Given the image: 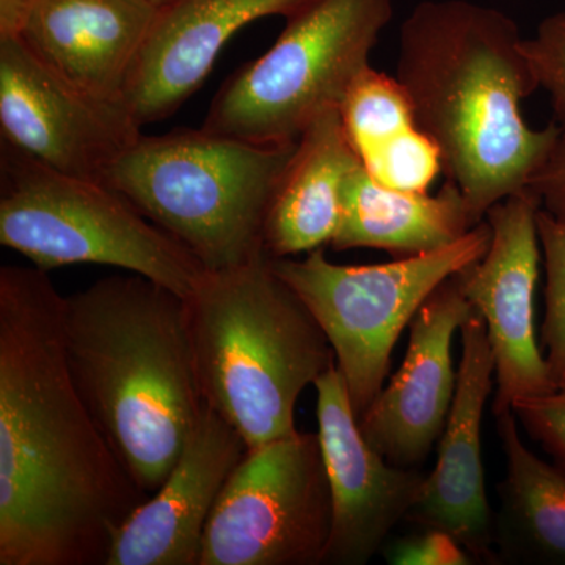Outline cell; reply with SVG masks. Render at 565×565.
Here are the masks:
<instances>
[{
    "mask_svg": "<svg viewBox=\"0 0 565 565\" xmlns=\"http://www.w3.org/2000/svg\"><path fill=\"white\" fill-rule=\"evenodd\" d=\"M63 302L46 270L0 269V565H106L148 498L74 385Z\"/></svg>",
    "mask_w": 565,
    "mask_h": 565,
    "instance_id": "1",
    "label": "cell"
},
{
    "mask_svg": "<svg viewBox=\"0 0 565 565\" xmlns=\"http://www.w3.org/2000/svg\"><path fill=\"white\" fill-rule=\"evenodd\" d=\"M523 40L511 17L468 0H424L401 28L396 79L479 222L527 189L563 132L523 117L539 90Z\"/></svg>",
    "mask_w": 565,
    "mask_h": 565,
    "instance_id": "2",
    "label": "cell"
},
{
    "mask_svg": "<svg viewBox=\"0 0 565 565\" xmlns=\"http://www.w3.org/2000/svg\"><path fill=\"white\" fill-rule=\"evenodd\" d=\"M71 377L136 484L166 482L204 408L180 294L139 274L65 296Z\"/></svg>",
    "mask_w": 565,
    "mask_h": 565,
    "instance_id": "3",
    "label": "cell"
},
{
    "mask_svg": "<svg viewBox=\"0 0 565 565\" xmlns=\"http://www.w3.org/2000/svg\"><path fill=\"white\" fill-rule=\"evenodd\" d=\"M204 404L256 448L296 433L308 385L337 366L329 338L269 256L206 270L188 297Z\"/></svg>",
    "mask_w": 565,
    "mask_h": 565,
    "instance_id": "4",
    "label": "cell"
},
{
    "mask_svg": "<svg viewBox=\"0 0 565 565\" xmlns=\"http://www.w3.org/2000/svg\"><path fill=\"white\" fill-rule=\"evenodd\" d=\"M296 145L253 143L203 128L141 134L103 182L204 269H232L266 253L270 202Z\"/></svg>",
    "mask_w": 565,
    "mask_h": 565,
    "instance_id": "5",
    "label": "cell"
},
{
    "mask_svg": "<svg viewBox=\"0 0 565 565\" xmlns=\"http://www.w3.org/2000/svg\"><path fill=\"white\" fill-rule=\"evenodd\" d=\"M0 244L50 273L103 264L188 297L206 269L106 182L55 172L2 141Z\"/></svg>",
    "mask_w": 565,
    "mask_h": 565,
    "instance_id": "6",
    "label": "cell"
},
{
    "mask_svg": "<svg viewBox=\"0 0 565 565\" xmlns=\"http://www.w3.org/2000/svg\"><path fill=\"white\" fill-rule=\"evenodd\" d=\"M392 18V0H313L286 20L269 51L225 81L202 128L296 143L322 111L340 109Z\"/></svg>",
    "mask_w": 565,
    "mask_h": 565,
    "instance_id": "7",
    "label": "cell"
},
{
    "mask_svg": "<svg viewBox=\"0 0 565 565\" xmlns=\"http://www.w3.org/2000/svg\"><path fill=\"white\" fill-rule=\"evenodd\" d=\"M492 243L482 221L462 239L424 255L371 266H343L326 247L303 259L270 258L275 273L299 294L322 327L360 418L385 385L394 345L430 294L481 259Z\"/></svg>",
    "mask_w": 565,
    "mask_h": 565,
    "instance_id": "8",
    "label": "cell"
},
{
    "mask_svg": "<svg viewBox=\"0 0 565 565\" xmlns=\"http://www.w3.org/2000/svg\"><path fill=\"white\" fill-rule=\"evenodd\" d=\"M332 497L316 433L247 449L204 530L200 565H319Z\"/></svg>",
    "mask_w": 565,
    "mask_h": 565,
    "instance_id": "9",
    "label": "cell"
},
{
    "mask_svg": "<svg viewBox=\"0 0 565 565\" xmlns=\"http://www.w3.org/2000/svg\"><path fill=\"white\" fill-rule=\"evenodd\" d=\"M2 141L55 172L103 181L139 140L125 102L81 90L44 65L21 39L0 40Z\"/></svg>",
    "mask_w": 565,
    "mask_h": 565,
    "instance_id": "10",
    "label": "cell"
},
{
    "mask_svg": "<svg viewBox=\"0 0 565 565\" xmlns=\"http://www.w3.org/2000/svg\"><path fill=\"white\" fill-rule=\"evenodd\" d=\"M541 207L530 188L490 207L486 215L492 226L489 250L456 274L468 302L486 321L497 381L493 415L512 411V404L523 397L557 388L535 338Z\"/></svg>",
    "mask_w": 565,
    "mask_h": 565,
    "instance_id": "11",
    "label": "cell"
},
{
    "mask_svg": "<svg viewBox=\"0 0 565 565\" xmlns=\"http://www.w3.org/2000/svg\"><path fill=\"white\" fill-rule=\"evenodd\" d=\"M315 388L332 497V531L322 564L364 565L407 520L422 498L426 475L390 463L367 444L337 366L318 379Z\"/></svg>",
    "mask_w": 565,
    "mask_h": 565,
    "instance_id": "12",
    "label": "cell"
},
{
    "mask_svg": "<svg viewBox=\"0 0 565 565\" xmlns=\"http://www.w3.org/2000/svg\"><path fill=\"white\" fill-rule=\"evenodd\" d=\"M473 311L452 275L411 322L399 371L359 418L367 444L390 463L419 467L440 440L457 386L452 338Z\"/></svg>",
    "mask_w": 565,
    "mask_h": 565,
    "instance_id": "13",
    "label": "cell"
},
{
    "mask_svg": "<svg viewBox=\"0 0 565 565\" xmlns=\"http://www.w3.org/2000/svg\"><path fill=\"white\" fill-rule=\"evenodd\" d=\"M462 359L437 465L426 476L422 498L407 522L455 535L478 564H498L493 548V511L486 492L482 418L493 390L494 359L482 316L463 322Z\"/></svg>",
    "mask_w": 565,
    "mask_h": 565,
    "instance_id": "14",
    "label": "cell"
},
{
    "mask_svg": "<svg viewBox=\"0 0 565 565\" xmlns=\"http://www.w3.org/2000/svg\"><path fill=\"white\" fill-rule=\"evenodd\" d=\"M247 449L204 404L169 478L118 531L106 565H200L204 530Z\"/></svg>",
    "mask_w": 565,
    "mask_h": 565,
    "instance_id": "15",
    "label": "cell"
},
{
    "mask_svg": "<svg viewBox=\"0 0 565 565\" xmlns=\"http://www.w3.org/2000/svg\"><path fill=\"white\" fill-rule=\"evenodd\" d=\"M313 0H172L158 10L125 90L145 125L172 117L210 76L218 55L245 25L288 20Z\"/></svg>",
    "mask_w": 565,
    "mask_h": 565,
    "instance_id": "16",
    "label": "cell"
},
{
    "mask_svg": "<svg viewBox=\"0 0 565 565\" xmlns=\"http://www.w3.org/2000/svg\"><path fill=\"white\" fill-rule=\"evenodd\" d=\"M158 10L148 0H36L20 39L81 90L125 102Z\"/></svg>",
    "mask_w": 565,
    "mask_h": 565,
    "instance_id": "17",
    "label": "cell"
},
{
    "mask_svg": "<svg viewBox=\"0 0 565 565\" xmlns=\"http://www.w3.org/2000/svg\"><path fill=\"white\" fill-rule=\"evenodd\" d=\"M359 163L340 109L322 111L297 140L275 189L264 226L267 256L292 258L332 243L344 181Z\"/></svg>",
    "mask_w": 565,
    "mask_h": 565,
    "instance_id": "18",
    "label": "cell"
},
{
    "mask_svg": "<svg viewBox=\"0 0 565 565\" xmlns=\"http://www.w3.org/2000/svg\"><path fill=\"white\" fill-rule=\"evenodd\" d=\"M478 223L455 182H446L437 195L397 191L375 180L362 162L344 181L340 225L330 247L412 258L457 243Z\"/></svg>",
    "mask_w": 565,
    "mask_h": 565,
    "instance_id": "19",
    "label": "cell"
},
{
    "mask_svg": "<svg viewBox=\"0 0 565 565\" xmlns=\"http://www.w3.org/2000/svg\"><path fill=\"white\" fill-rule=\"evenodd\" d=\"M493 416L505 457L493 512L497 563L565 565V473L523 444L514 412Z\"/></svg>",
    "mask_w": 565,
    "mask_h": 565,
    "instance_id": "20",
    "label": "cell"
},
{
    "mask_svg": "<svg viewBox=\"0 0 565 565\" xmlns=\"http://www.w3.org/2000/svg\"><path fill=\"white\" fill-rule=\"evenodd\" d=\"M344 129L359 158L416 128L414 109L396 77L364 71L340 106Z\"/></svg>",
    "mask_w": 565,
    "mask_h": 565,
    "instance_id": "21",
    "label": "cell"
},
{
    "mask_svg": "<svg viewBox=\"0 0 565 565\" xmlns=\"http://www.w3.org/2000/svg\"><path fill=\"white\" fill-rule=\"evenodd\" d=\"M539 241L545 267V316L541 349L556 386L565 382V223L545 210L537 214Z\"/></svg>",
    "mask_w": 565,
    "mask_h": 565,
    "instance_id": "22",
    "label": "cell"
},
{
    "mask_svg": "<svg viewBox=\"0 0 565 565\" xmlns=\"http://www.w3.org/2000/svg\"><path fill=\"white\" fill-rule=\"evenodd\" d=\"M375 180L397 191L427 192L441 169L440 152L434 141L411 129L363 159Z\"/></svg>",
    "mask_w": 565,
    "mask_h": 565,
    "instance_id": "23",
    "label": "cell"
},
{
    "mask_svg": "<svg viewBox=\"0 0 565 565\" xmlns=\"http://www.w3.org/2000/svg\"><path fill=\"white\" fill-rule=\"evenodd\" d=\"M539 90L548 93L555 120L565 132V11L545 18L531 39L523 40Z\"/></svg>",
    "mask_w": 565,
    "mask_h": 565,
    "instance_id": "24",
    "label": "cell"
},
{
    "mask_svg": "<svg viewBox=\"0 0 565 565\" xmlns=\"http://www.w3.org/2000/svg\"><path fill=\"white\" fill-rule=\"evenodd\" d=\"M516 422L565 473V382L555 392L512 404Z\"/></svg>",
    "mask_w": 565,
    "mask_h": 565,
    "instance_id": "25",
    "label": "cell"
},
{
    "mask_svg": "<svg viewBox=\"0 0 565 565\" xmlns=\"http://www.w3.org/2000/svg\"><path fill=\"white\" fill-rule=\"evenodd\" d=\"M384 550L392 565H473L476 557L446 531L423 527L422 533L396 539Z\"/></svg>",
    "mask_w": 565,
    "mask_h": 565,
    "instance_id": "26",
    "label": "cell"
},
{
    "mask_svg": "<svg viewBox=\"0 0 565 565\" xmlns=\"http://www.w3.org/2000/svg\"><path fill=\"white\" fill-rule=\"evenodd\" d=\"M527 188L541 200L542 210L565 223V132Z\"/></svg>",
    "mask_w": 565,
    "mask_h": 565,
    "instance_id": "27",
    "label": "cell"
},
{
    "mask_svg": "<svg viewBox=\"0 0 565 565\" xmlns=\"http://www.w3.org/2000/svg\"><path fill=\"white\" fill-rule=\"evenodd\" d=\"M36 0H0V40L20 39Z\"/></svg>",
    "mask_w": 565,
    "mask_h": 565,
    "instance_id": "28",
    "label": "cell"
},
{
    "mask_svg": "<svg viewBox=\"0 0 565 565\" xmlns=\"http://www.w3.org/2000/svg\"><path fill=\"white\" fill-rule=\"evenodd\" d=\"M148 2L152 3L156 9H162V7H166L167 3L172 2V0H148Z\"/></svg>",
    "mask_w": 565,
    "mask_h": 565,
    "instance_id": "29",
    "label": "cell"
}]
</instances>
